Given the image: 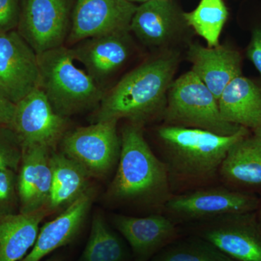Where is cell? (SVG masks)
Listing matches in <instances>:
<instances>
[{
  "mask_svg": "<svg viewBox=\"0 0 261 261\" xmlns=\"http://www.w3.org/2000/svg\"><path fill=\"white\" fill-rule=\"evenodd\" d=\"M242 127L231 135L176 125L160 127L157 135L164 150L165 163L172 192L207 183L219 173L231 147L247 136Z\"/></svg>",
  "mask_w": 261,
  "mask_h": 261,
  "instance_id": "cell-1",
  "label": "cell"
},
{
  "mask_svg": "<svg viewBox=\"0 0 261 261\" xmlns=\"http://www.w3.org/2000/svg\"><path fill=\"white\" fill-rule=\"evenodd\" d=\"M142 125L132 123L122 130L121 152L107 198L117 203H138L161 214L173 195L166 165L146 142Z\"/></svg>",
  "mask_w": 261,
  "mask_h": 261,
  "instance_id": "cell-2",
  "label": "cell"
},
{
  "mask_svg": "<svg viewBox=\"0 0 261 261\" xmlns=\"http://www.w3.org/2000/svg\"><path fill=\"white\" fill-rule=\"evenodd\" d=\"M177 64L176 55H164L127 73L105 94L94 113V123L126 118L142 125L148 121L164 110Z\"/></svg>",
  "mask_w": 261,
  "mask_h": 261,
  "instance_id": "cell-3",
  "label": "cell"
},
{
  "mask_svg": "<svg viewBox=\"0 0 261 261\" xmlns=\"http://www.w3.org/2000/svg\"><path fill=\"white\" fill-rule=\"evenodd\" d=\"M75 61L71 48L64 45L38 54L39 88L65 118L97 108L105 95L99 84Z\"/></svg>",
  "mask_w": 261,
  "mask_h": 261,
  "instance_id": "cell-4",
  "label": "cell"
},
{
  "mask_svg": "<svg viewBox=\"0 0 261 261\" xmlns=\"http://www.w3.org/2000/svg\"><path fill=\"white\" fill-rule=\"evenodd\" d=\"M163 115L168 124L200 128L221 135H233L242 128L223 119L217 98L192 70L173 81Z\"/></svg>",
  "mask_w": 261,
  "mask_h": 261,
  "instance_id": "cell-5",
  "label": "cell"
},
{
  "mask_svg": "<svg viewBox=\"0 0 261 261\" xmlns=\"http://www.w3.org/2000/svg\"><path fill=\"white\" fill-rule=\"evenodd\" d=\"M117 123L115 120L95 122L65 134L62 152L79 163L90 177H105L119 160L121 140Z\"/></svg>",
  "mask_w": 261,
  "mask_h": 261,
  "instance_id": "cell-6",
  "label": "cell"
},
{
  "mask_svg": "<svg viewBox=\"0 0 261 261\" xmlns=\"http://www.w3.org/2000/svg\"><path fill=\"white\" fill-rule=\"evenodd\" d=\"M255 196L224 187L197 189L171 196L164 211L178 221H208L227 215L255 212L260 205Z\"/></svg>",
  "mask_w": 261,
  "mask_h": 261,
  "instance_id": "cell-7",
  "label": "cell"
},
{
  "mask_svg": "<svg viewBox=\"0 0 261 261\" xmlns=\"http://www.w3.org/2000/svg\"><path fill=\"white\" fill-rule=\"evenodd\" d=\"M70 0H20L17 31L38 54L63 46L70 32Z\"/></svg>",
  "mask_w": 261,
  "mask_h": 261,
  "instance_id": "cell-8",
  "label": "cell"
},
{
  "mask_svg": "<svg viewBox=\"0 0 261 261\" xmlns=\"http://www.w3.org/2000/svg\"><path fill=\"white\" fill-rule=\"evenodd\" d=\"M191 234L204 239L236 261H261V226L255 212L202 222Z\"/></svg>",
  "mask_w": 261,
  "mask_h": 261,
  "instance_id": "cell-9",
  "label": "cell"
},
{
  "mask_svg": "<svg viewBox=\"0 0 261 261\" xmlns=\"http://www.w3.org/2000/svg\"><path fill=\"white\" fill-rule=\"evenodd\" d=\"M68 118L55 111L40 88L34 89L15 104L11 128L24 147L54 148L65 135Z\"/></svg>",
  "mask_w": 261,
  "mask_h": 261,
  "instance_id": "cell-10",
  "label": "cell"
},
{
  "mask_svg": "<svg viewBox=\"0 0 261 261\" xmlns=\"http://www.w3.org/2000/svg\"><path fill=\"white\" fill-rule=\"evenodd\" d=\"M137 6L128 0H78L73 10L67 42L126 34Z\"/></svg>",
  "mask_w": 261,
  "mask_h": 261,
  "instance_id": "cell-11",
  "label": "cell"
},
{
  "mask_svg": "<svg viewBox=\"0 0 261 261\" xmlns=\"http://www.w3.org/2000/svg\"><path fill=\"white\" fill-rule=\"evenodd\" d=\"M39 87L37 53L18 31L0 34V92L16 104Z\"/></svg>",
  "mask_w": 261,
  "mask_h": 261,
  "instance_id": "cell-12",
  "label": "cell"
},
{
  "mask_svg": "<svg viewBox=\"0 0 261 261\" xmlns=\"http://www.w3.org/2000/svg\"><path fill=\"white\" fill-rule=\"evenodd\" d=\"M113 224L129 245L133 261H150L181 237L174 221L162 214L147 217L115 215Z\"/></svg>",
  "mask_w": 261,
  "mask_h": 261,
  "instance_id": "cell-13",
  "label": "cell"
},
{
  "mask_svg": "<svg viewBox=\"0 0 261 261\" xmlns=\"http://www.w3.org/2000/svg\"><path fill=\"white\" fill-rule=\"evenodd\" d=\"M93 197V192L89 189L56 219L43 225L32 250L20 261H42L56 250L74 243L80 236Z\"/></svg>",
  "mask_w": 261,
  "mask_h": 261,
  "instance_id": "cell-14",
  "label": "cell"
},
{
  "mask_svg": "<svg viewBox=\"0 0 261 261\" xmlns=\"http://www.w3.org/2000/svg\"><path fill=\"white\" fill-rule=\"evenodd\" d=\"M18 171L19 212L27 214L47 207L51 189V149L24 147Z\"/></svg>",
  "mask_w": 261,
  "mask_h": 261,
  "instance_id": "cell-15",
  "label": "cell"
},
{
  "mask_svg": "<svg viewBox=\"0 0 261 261\" xmlns=\"http://www.w3.org/2000/svg\"><path fill=\"white\" fill-rule=\"evenodd\" d=\"M188 59L192 63V71L218 100L226 86L241 75L242 57L228 46L209 47L195 43L189 48Z\"/></svg>",
  "mask_w": 261,
  "mask_h": 261,
  "instance_id": "cell-16",
  "label": "cell"
},
{
  "mask_svg": "<svg viewBox=\"0 0 261 261\" xmlns=\"http://www.w3.org/2000/svg\"><path fill=\"white\" fill-rule=\"evenodd\" d=\"M128 33L85 39L71 48L76 61L98 84L124 64L130 54Z\"/></svg>",
  "mask_w": 261,
  "mask_h": 261,
  "instance_id": "cell-17",
  "label": "cell"
},
{
  "mask_svg": "<svg viewBox=\"0 0 261 261\" xmlns=\"http://www.w3.org/2000/svg\"><path fill=\"white\" fill-rule=\"evenodd\" d=\"M223 119L255 130L261 123V85L240 75L223 91L219 100Z\"/></svg>",
  "mask_w": 261,
  "mask_h": 261,
  "instance_id": "cell-18",
  "label": "cell"
},
{
  "mask_svg": "<svg viewBox=\"0 0 261 261\" xmlns=\"http://www.w3.org/2000/svg\"><path fill=\"white\" fill-rule=\"evenodd\" d=\"M181 18L171 0H151L137 7L130 30L144 44L163 45L174 37Z\"/></svg>",
  "mask_w": 261,
  "mask_h": 261,
  "instance_id": "cell-19",
  "label": "cell"
},
{
  "mask_svg": "<svg viewBox=\"0 0 261 261\" xmlns=\"http://www.w3.org/2000/svg\"><path fill=\"white\" fill-rule=\"evenodd\" d=\"M49 214L45 207L0 216V261L21 260L35 244L41 222Z\"/></svg>",
  "mask_w": 261,
  "mask_h": 261,
  "instance_id": "cell-20",
  "label": "cell"
},
{
  "mask_svg": "<svg viewBox=\"0 0 261 261\" xmlns=\"http://www.w3.org/2000/svg\"><path fill=\"white\" fill-rule=\"evenodd\" d=\"M50 164L53 180L47 208L51 214L64 210L87 191L90 176L62 152L51 153Z\"/></svg>",
  "mask_w": 261,
  "mask_h": 261,
  "instance_id": "cell-21",
  "label": "cell"
},
{
  "mask_svg": "<svg viewBox=\"0 0 261 261\" xmlns=\"http://www.w3.org/2000/svg\"><path fill=\"white\" fill-rule=\"evenodd\" d=\"M219 173L229 185L260 188V141L247 136L234 144L221 163Z\"/></svg>",
  "mask_w": 261,
  "mask_h": 261,
  "instance_id": "cell-22",
  "label": "cell"
},
{
  "mask_svg": "<svg viewBox=\"0 0 261 261\" xmlns=\"http://www.w3.org/2000/svg\"><path fill=\"white\" fill-rule=\"evenodd\" d=\"M78 261H133L132 252L99 213L94 214L88 240Z\"/></svg>",
  "mask_w": 261,
  "mask_h": 261,
  "instance_id": "cell-23",
  "label": "cell"
},
{
  "mask_svg": "<svg viewBox=\"0 0 261 261\" xmlns=\"http://www.w3.org/2000/svg\"><path fill=\"white\" fill-rule=\"evenodd\" d=\"M228 10L223 0H200L193 11L183 13L185 23L205 39L207 47H217L228 18Z\"/></svg>",
  "mask_w": 261,
  "mask_h": 261,
  "instance_id": "cell-24",
  "label": "cell"
},
{
  "mask_svg": "<svg viewBox=\"0 0 261 261\" xmlns=\"http://www.w3.org/2000/svg\"><path fill=\"white\" fill-rule=\"evenodd\" d=\"M150 261H236L204 239L191 234L178 238Z\"/></svg>",
  "mask_w": 261,
  "mask_h": 261,
  "instance_id": "cell-25",
  "label": "cell"
},
{
  "mask_svg": "<svg viewBox=\"0 0 261 261\" xmlns=\"http://www.w3.org/2000/svg\"><path fill=\"white\" fill-rule=\"evenodd\" d=\"M23 152L21 142L13 128H0V170L18 173Z\"/></svg>",
  "mask_w": 261,
  "mask_h": 261,
  "instance_id": "cell-26",
  "label": "cell"
},
{
  "mask_svg": "<svg viewBox=\"0 0 261 261\" xmlns=\"http://www.w3.org/2000/svg\"><path fill=\"white\" fill-rule=\"evenodd\" d=\"M18 173L0 170V216L19 212Z\"/></svg>",
  "mask_w": 261,
  "mask_h": 261,
  "instance_id": "cell-27",
  "label": "cell"
},
{
  "mask_svg": "<svg viewBox=\"0 0 261 261\" xmlns=\"http://www.w3.org/2000/svg\"><path fill=\"white\" fill-rule=\"evenodd\" d=\"M20 0H0V34L17 30Z\"/></svg>",
  "mask_w": 261,
  "mask_h": 261,
  "instance_id": "cell-28",
  "label": "cell"
},
{
  "mask_svg": "<svg viewBox=\"0 0 261 261\" xmlns=\"http://www.w3.org/2000/svg\"><path fill=\"white\" fill-rule=\"evenodd\" d=\"M247 53L249 60L261 75V27H255L252 30Z\"/></svg>",
  "mask_w": 261,
  "mask_h": 261,
  "instance_id": "cell-29",
  "label": "cell"
},
{
  "mask_svg": "<svg viewBox=\"0 0 261 261\" xmlns=\"http://www.w3.org/2000/svg\"><path fill=\"white\" fill-rule=\"evenodd\" d=\"M15 104L0 92V128H11Z\"/></svg>",
  "mask_w": 261,
  "mask_h": 261,
  "instance_id": "cell-30",
  "label": "cell"
},
{
  "mask_svg": "<svg viewBox=\"0 0 261 261\" xmlns=\"http://www.w3.org/2000/svg\"><path fill=\"white\" fill-rule=\"evenodd\" d=\"M42 261H67L66 258L62 255H54L53 256L44 259Z\"/></svg>",
  "mask_w": 261,
  "mask_h": 261,
  "instance_id": "cell-31",
  "label": "cell"
},
{
  "mask_svg": "<svg viewBox=\"0 0 261 261\" xmlns=\"http://www.w3.org/2000/svg\"><path fill=\"white\" fill-rule=\"evenodd\" d=\"M254 132H255V135H254V137H255V138H257V140H260L261 142V123L256 128H255V130H254Z\"/></svg>",
  "mask_w": 261,
  "mask_h": 261,
  "instance_id": "cell-32",
  "label": "cell"
},
{
  "mask_svg": "<svg viewBox=\"0 0 261 261\" xmlns=\"http://www.w3.org/2000/svg\"><path fill=\"white\" fill-rule=\"evenodd\" d=\"M257 220H258L259 224H260V226H261V202H260V205H259L258 209H257Z\"/></svg>",
  "mask_w": 261,
  "mask_h": 261,
  "instance_id": "cell-33",
  "label": "cell"
},
{
  "mask_svg": "<svg viewBox=\"0 0 261 261\" xmlns=\"http://www.w3.org/2000/svg\"><path fill=\"white\" fill-rule=\"evenodd\" d=\"M128 1L130 2V3H133V2H137V3H147V2L151 1V0H128Z\"/></svg>",
  "mask_w": 261,
  "mask_h": 261,
  "instance_id": "cell-34",
  "label": "cell"
}]
</instances>
